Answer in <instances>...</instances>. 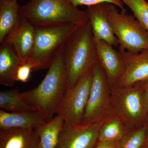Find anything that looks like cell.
<instances>
[{
    "label": "cell",
    "mask_w": 148,
    "mask_h": 148,
    "mask_svg": "<svg viewBox=\"0 0 148 148\" xmlns=\"http://www.w3.org/2000/svg\"><path fill=\"white\" fill-rule=\"evenodd\" d=\"M63 49L48 68L47 73L41 82L34 89L21 92L24 101L40 112L47 121L56 114L67 89Z\"/></svg>",
    "instance_id": "6da1fadb"
},
{
    "label": "cell",
    "mask_w": 148,
    "mask_h": 148,
    "mask_svg": "<svg viewBox=\"0 0 148 148\" xmlns=\"http://www.w3.org/2000/svg\"><path fill=\"white\" fill-rule=\"evenodd\" d=\"M63 58L67 90L99 63L92 29L88 22L79 26L69 37L63 49Z\"/></svg>",
    "instance_id": "7a4b0ae2"
},
{
    "label": "cell",
    "mask_w": 148,
    "mask_h": 148,
    "mask_svg": "<svg viewBox=\"0 0 148 148\" xmlns=\"http://www.w3.org/2000/svg\"><path fill=\"white\" fill-rule=\"evenodd\" d=\"M20 17L34 27L82 25L88 22L85 11L69 0H31L20 6Z\"/></svg>",
    "instance_id": "3957f363"
},
{
    "label": "cell",
    "mask_w": 148,
    "mask_h": 148,
    "mask_svg": "<svg viewBox=\"0 0 148 148\" xmlns=\"http://www.w3.org/2000/svg\"><path fill=\"white\" fill-rule=\"evenodd\" d=\"M145 82L126 87L110 84L114 110L128 131L143 127L148 123V107L144 93Z\"/></svg>",
    "instance_id": "277c9868"
},
{
    "label": "cell",
    "mask_w": 148,
    "mask_h": 148,
    "mask_svg": "<svg viewBox=\"0 0 148 148\" xmlns=\"http://www.w3.org/2000/svg\"><path fill=\"white\" fill-rule=\"evenodd\" d=\"M79 26L71 24L56 27H34V45L27 61L32 65L33 71L48 69L69 37Z\"/></svg>",
    "instance_id": "5b68a950"
},
{
    "label": "cell",
    "mask_w": 148,
    "mask_h": 148,
    "mask_svg": "<svg viewBox=\"0 0 148 148\" xmlns=\"http://www.w3.org/2000/svg\"><path fill=\"white\" fill-rule=\"evenodd\" d=\"M110 19L113 31L118 40L119 51L138 53L148 50V31L126 12H119L110 4Z\"/></svg>",
    "instance_id": "8992f818"
},
{
    "label": "cell",
    "mask_w": 148,
    "mask_h": 148,
    "mask_svg": "<svg viewBox=\"0 0 148 148\" xmlns=\"http://www.w3.org/2000/svg\"><path fill=\"white\" fill-rule=\"evenodd\" d=\"M92 71V86L82 124L116 115L111 102L110 84L104 70L98 63L93 66Z\"/></svg>",
    "instance_id": "52a82bcc"
},
{
    "label": "cell",
    "mask_w": 148,
    "mask_h": 148,
    "mask_svg": "<svg viewBox=\"0 0 148 148\" xmlns=\"http://www.w3.org/2000/svg\"><path fill=\"white\" fill-rule=\"evenodd\" d=\"M92 70L66 90L60 102L56 114L61 116L66 124L77 125L82 123L92 86Z\"/></svg>",
    "instance_id": "ba28073f"
},
{
    "label": "cell",
    "mask_w": 148,
    "mask_h": 148,
    "mask_svg": "<svg viewBox=\"0 0 148 148\" xmlns=\"http://www.w3.org/2000/svg\"><path fill=\"white\" fill-rule=\"evenodd\" d=\"M106 119L77 125L64 122L57 148H95L98 142L99 130Z\"/></svg>",
    "instance_id": "9c48e42d"
},
{
    "label": "cell",
    "mask_w": 148,
    "mask_h": 148,
    "mask_svg": "<svg viewBox=\"0 0 148 148\" xmlns=\"http://www.w3.org/2000/svg\"><path fill=\"white\" fill-rule=\"evenodd\" d=\"M110 4L104 3L88 6L85 11L95 39L102 40L112 46L119 45L110 19Z\"/></svg>",
    "instance_id": "30bf717a"
},
{
    "label": "cell",
    "mask_w": 148,
    "mask_h": 148,
    "mask_svg": "<svg viewBox=\"0 0 148 148\" xmlns=\"http://www.w3.org/2000/svg\"><path fill=\"white\" fill-rule=\"evenodd\" d=\"M125 65L124 73L116 85L129 87L148 81V50L138 53L119 51Z\"/></svg>",
    "instance_id": "8fae6325"
},
{
    "label": "cell",
    "mask_w": 148,
    "mask_h": 148,
    "mask_svg": "<svg viewBox=\"0 0 148 148\" xmlns=\"http://www.w3.org/2000/svg\"><path fill=\"white\" fill-rule=\"evenodd\" d=\"M94 41L98 62L106 73L109 84L117 85L125 70L121 54L104 41L94 39Z\"/></svg>",
    "instance_id": "7c38bea8"
},
{
    "label": "cell",
    "mask_w": 148,
    "mask_h": 148,
    "mask_svg": "<svg viewBox=\"0 0 148 148\" xmlns=\"http://www.w3.org/2000/svg\"><path fill=\"white\" fill-rule=\"evenodd\" d=\"M34 26L24 18L7 36L4 41L10 46L20 58L22 64L27 62L34 45Z\"/></svg>",
    "instance_id": "4fadbf2b"
},
{
    "label": "cell",
    "mask_w": 148,
    "mask_h": 148,
    "mask_svg": "<svg viewBox=\"0 0 148 148\" xmlns=\"http://www.w3.org/2000/svg\"><path fill=\"white\" fill-rule=\"evenodd\" d=\"M37 128H0V148H39Z\"/></svg>",
    "instance_id": "5bb4252c"
},
{
    "label": "cell",
    "mask_w": 148,
    "mask_h": 148,
    "mask_svg": "<svg viewBox=\"0 0 148 148\" xmlns=\"http://www.w3.org/2000/svg\"><path fill=\"white\" fill-rule=\"evenodd\" d=\"M46 121L38 111L12 112L0 110V128H36Z\"/></svg>",
    "instance_id": "9a60e30c"
},
{
    "label": "cell",
    "mask_w": 148,
    "mask_h": 148,
    "mask_svg": "<svg viewBox=\"0 0 148 148\" xmlns=\"http://www.w3.org/2000/svg\"><path fill=\"white\" fill-rule=\"evenodd\" d=\"M22 64L12 47L5 41L0 46V84L12 87L15 84V75L18 66Z\"/></svg>",
    "instance_id": "2e32d148"
},
{
    "label": "cell",
    "mask_w": 148,
    "mask_h": 148,
    "mask_svg": "<svg viewBox=\"0 0 148 148\" xmlns=\"http://www.w3.org/2000/svg\"><path fill=\"white\" fill-rule=\"evenodd\" d=\"M20 7L17 0H0V43L21 20Z\"/></svg>",
    "instance_id": "e0dca14e"
},
{
    "label": "cell",
    "mask_w": 148,
    "mask_h": 148,
    "mask_svg": "<svg viewBox=\"0 0 148 148\" xmlns=\"http://www.w3.org/2000/svg\"><path fill=\"white\" fill-rule=\"evenodd\" d=\"M64 122L61 116L56 114L49 121L37 127L40 138L39 148H57L59 135Z\"/></svg>",
    "instance_id": "ac0fdd59"
},
{
    "label": "cell",
    "mask_w": 148,
    "mask_h": 148,
    "mask_svg": "<svg viewBox=\"0 0 148 148\" xmlns=\"http://www.w3.org/2000/svg\"><path fill=\"white\" fill-rule=\"evenodd\" d=\"M127 127L117 115L106 120L98 133V142H116L128 131Z\"/></svg>",
    "instance_id": "d6986e66"
},
{
    "label": "cell",
    "mask_w": 148,
    "mask_h": 148,
    "mask_svg": "<svg viewBox=\"0 0 148 148\" xmlns=\"http://www.w3.org/2000/svg\"><path fill=\"white\" fill-rule=\"evenodd\" d=\"M0 108L1 110L12 112L36 110L24 101L21 92L15 89L1 91Z\"/></svg>",
    "instance_id": "ffe728a7"
},
{
    "label": "cell",
    "mask_w": 148,
    "mask_h": 148,
    "mask_svg": "<svg viewBox=\"0 0 148 148\" xmlns=\"http://www.w3.org/2000/svg\"><path fill=\"white\" fill-rule=\"evenodd\" d=\"M147 124L129 130L116 142V148H143L145 141Z\"/></svg>",
    "instance_id": "44dd1931"
},
{
    "label": "cell",
    "mask_w": 148,
    "mask_h": 148,
    "mask_svg": "<svg viewBox=\"0 0 148 148\" xmlns=\"http://www.w3.org/2000/svg\"><path fill=\"white\" fill-rule=\"evenodd\" d=\"M128 6L135 18L148 31V3L146 0H121Z\"/></svg>",
    "instance_id": "7402d4cb"
},
{
    "label": "cell",
    "mask_w": 148,
    "mask_h": 148,
    "mask_svg": "<svg viewBox=\"0 0 148 148\" xmlns=\"http://www.w3.org/2000/svg\"><path fill=\"white\" fill-rule=\"evenodd\" d=\"M75 6L77 7L80 5L88 6L101 3H107L117 6L122 10V11L126 12L124 7V4L121 0H69Z\"/></svg>",
    "instance_id": "603a6c76"
},
{
    "label": "cell",
    "mask_w": 148,
    "mask_h": 148,
    "mask_svg": "<svg viewBox=\"0 0 148 148\" xmlns=\"http://www.w3.org/2000/svg\"><path fill=\"white\" fill-rule=\"evenodd\" d=\"M32 71H33V67L31 64L26 62L20 64L16 69L15 73V81L16 82H27L29 80L30 74Z\"/></svg>",
    "instance_id": "cb8c5ba5"
},
{
    "label": "cell",
    "mask_w": 148,
    "mask_h": 148,
    "mask_svg": "<svg viewBox=\"0 0 148 148\" xmlns=\"http://www.w3.org/2000/svg\"><path fill=\"white\" fill-rule=\"evenodd\" d=\"M114 142H98L94 148H108Z\"/></svg>",
    "instance_id": "d4e9b609"
},
{
    "label": "cell",
    "mask_w": 148,
    "mask_h": 148,
    "mask_svg": "<svg viewBox=\"0 0 148 148\" xmlns=\"http://www.w3.org/2000/svg\"><path fill=\"white\" fill-rule=\"evenodd\" d=\"M144 93L145 100L148 107V81L145 82Z\"/></svg>",
    "instance_id": "484cf974"
},
{
    "label": "cell",
    "mask_w": 148,
    "mask_h": 148,
    "mask_svg": "<svg viewBox=\"0 0 148 148\" xmlns=\"http://www.w3.org/2000/svg\"><path fill=\"white\" fill-rule=\"evenodd\" d=\"M145 146H148V122L147 124V132H146V136L145 141Z\"/></svg>",
    "instance_id": "4316f807"
},
{
    "label": "cell",
    "mask_w": 148,
    "mask_h": 148,
    "mask_svg": "<svg viewBox=\"0 0 148 148\" xmlns=\"http://www.w3.org/2000/svg\"><path fill=\"white\" fill-rule=\"evenodd\" d=\"M108 148H116V142H114Z\"/></svg>",
    "instance_id": "83f0119b"
},
{
    "label": "cell",
    "mask_w": 148,
    "mask_h": 148,
    "mask_svg": "<svg viewBox=\"0 0 148 148\" xmlns=\"http://www.w3.org/2000/svg\"><path fill=\"white\" fill-rule=\"evenodd\" d=\"M143 148H148V146H144Z\"/></svg>",
    "instance_id": "f1b7e54d"
}]
</instances>
